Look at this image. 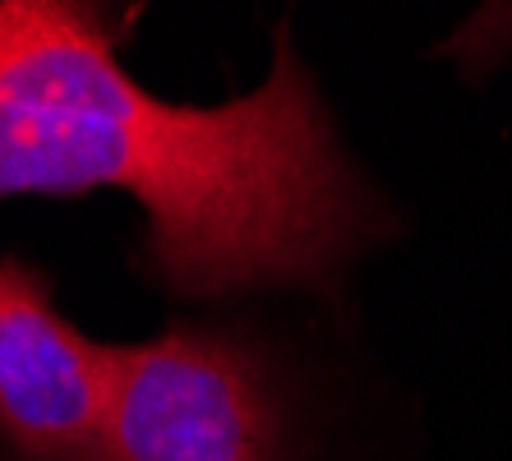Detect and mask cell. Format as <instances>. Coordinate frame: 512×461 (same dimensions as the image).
Masks as SVG:
<instances>
[{"instance_id": "6da1fadb", "label": "cell", "mask_w": 512, "mask_h": 461, "mask_svg": "<svg viewBox=\"0 0 512 461\" xmlns=\"http://www.w3.org/2000/svg\"><path fill=\"white\" fill-rule=\"evenodd\" d=\"M125 33L111 5L0 0V203L125 194L130 268L176 309L356 300L360 263L411 217L346 148L291 19L259 88L208 107L143 88Z\"/></svg>"}, {"instance_id": "7a4b0ae2", "label": "cell", "mask_w": 512, "mask_h": 461, "mask_svg": "<svg viewBox=\"0 0 512 461\" xmlns=\"http://www.w3.org/2000/svg\"><path fill=\"white\" fill-rule=\"evenodd\" d=\"M116 461H420L406 392L360 346L356 300L176 309L116 342Z\"/></svg>"}, {"instance_id": "3957f363", "label": "cell", "mask_w": 512, "mask_h": 461, "mask_svg": "<svg viewBox=\"0 0 512 461\" xmlns=\"http://www.w3.org/2000/svg\"><path fill=\"white\" fill-rule=\"evenodd\" d=\"M116 342L56 309L37 263L0 259V461H116Z\"/></svg>"}]
</instances>
